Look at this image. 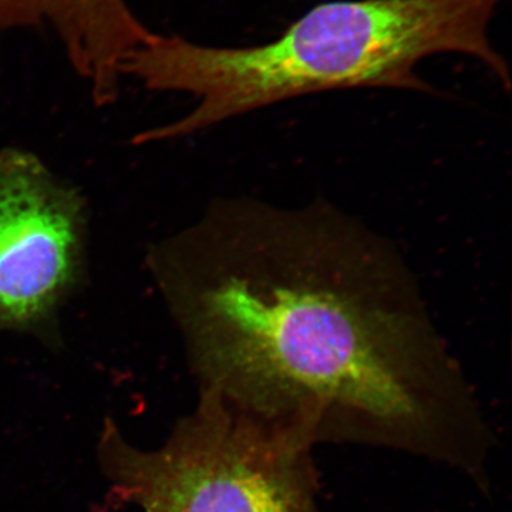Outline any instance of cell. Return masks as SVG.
<instances>
[{"instance_id":"obj_3","label":"cell","mask_w":512,"mask_h":512,"mask_svg":"<svg viewBox=\"0 0 512 512\" xmlns=\"http://www.w3.org/2000/svg\"><path fill=\"white\" fill-rule=\"evenodd\" d=\"M313 448L200 390L160 448L134 447L106 421L99 456L114 493L141 512H323Z\"/></svg>"},{"instance_id":"obj_1","label":"cell","mask_w":512,"mask_h":512,"mask_svg":"<svg viewBox=\"0 0 512 512\" xmlns=\"http://www.w3.org/2000/svg\"><path fill=\"white\" fill-rule=\"evenodd\" d=\"M201 390L313 447L488 487L493 431L392 242L329 202L215 201L148 254Z\"/></svg>"},{"instance_id":"obj_2","label":"cell","mask_w":512,"mask_h":512,"mask_svg":"<svg viewBox=\"0 0 512 512\" xmlns=\"http://www.w3.org/2000/svg\"><path fill=\"white\" fill-rule=\"evenodd\" d=\"M503 2L332 0L254 46L200 45L157 33L124 74L148 90L187 94L197 104L134 141L177 140L281 101L335 90L436 93L417 67L437 55L473 57L510 90V66L490 35Z\"/></svg>"},{"instance_id":"obj_4","label":"cell","mask_w":512,"mask_h":512,"mask_svg":"<svg viewBox=\"0 0 512 512\" xmlns=\"http://www.w3.org/2000/svg\"><path fill=\"white\" fill-rule=\"evenodd\" d=\"M89 208L79 188L23 148H0V335L57 342L83 284Z\"/></svg>"},{"instance_id":"obj_5","label":"cell","mask_w":512,"mask_h":512,"mask_svg":"<svg viewBox=\"0 0 512 512\" xmlns=\"http://www.w3.org/2000/svg\"><path fill=\"white\" fill-rule=\"evenodd\" d=\"M47 29L97 106L114 103L127 63L157 35L128 0H0V32Z\"/></svg>"}]
</instances>
